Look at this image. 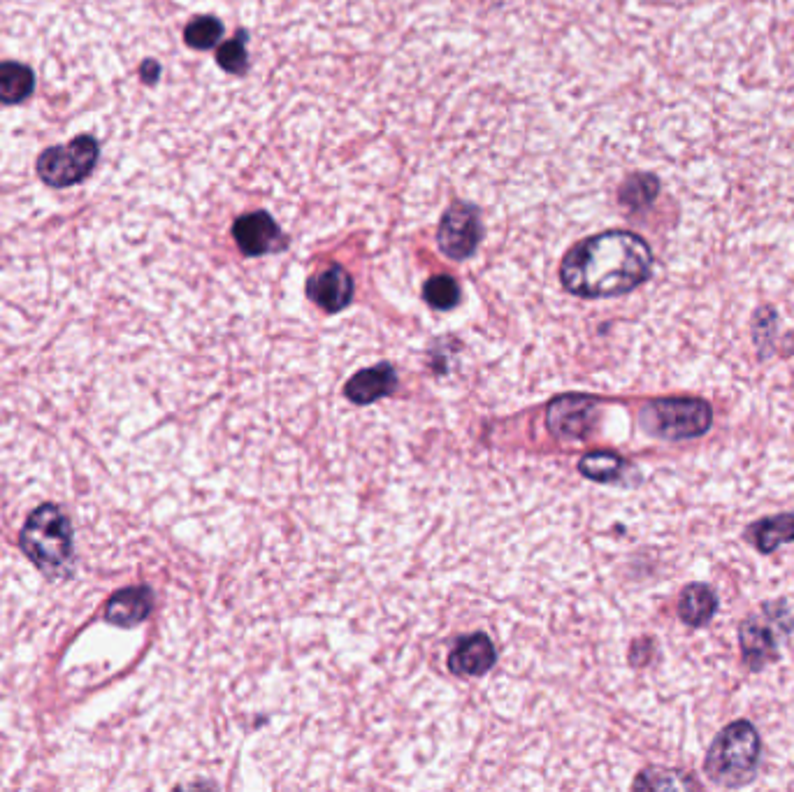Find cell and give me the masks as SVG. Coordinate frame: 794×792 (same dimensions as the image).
<instances>
[{"label": "cell", "instance_id": "obj_14", "mask_svg": "<svg viewBox=\"0 0 794 792\" xmlns=\"http://www.w3.org/2000/svg\"><path fill=\"white\" fill-rule=\"evenodd\" d=\"M718 597L706 583H690L678 597V618L690 628H702L716 616Z\"/></svg>", "mask_w": 794, "mask_h": 792}, {"label": "cell", "instance_id": "obj_22", "mask_svg": "<svg viewBox=\"0 0 794 792\" xmlns=\"http://www.w3.org/2000/svg\"><path fill=\"white\" fill-rule=\"evenodd\" d=\"M216 61H219V66L230 72V75H247L249 70V54H247V33L240 31L237 33L235 40H228L226 45L219 47V52H216Z\"/></svg>", "mask_w": 794, "mask_h": 792}, {"label": "cell", "instance_id": "obj_8", "mask_svg": "<svg viewBox=\"0 0 794 792\" xmlns=\"http://www.w3.org/2000/svg\"><path fill=\"white\" fill-rule=\"evenodd\" d=\"M597 402L583 395L558 398L548 407L546 421L553 435L562 439H586L597 423Z\"/></svg>", "mask_w": 794, "mask_h": 792}, {"label": "cell", "instance_id": "obj_17", "mask_svg": "<svg viewBox=\"0 0 794 792\" xmlns=\"http://www.w3.org/2000/svg\"><path fill=\"white\" fill-rule=\"evenodd\" d=\"M660 196V179L651 172H634L623 182L618 191L620 205L627 210H644L651 207Z\"/></svg>", "mask_w": 794, "mask_h": 792}, {"label": "cell", "instance_id": "obj_21", "mask_svg": "<svg viewBox=\"0 0 794 792\" xmlns=\"http://www.w3.org/2000/svg\"><path fill=\"white\" fill-rule=\"evenodd\" d=\"M423 298L430 307L446 312V309H453L458 305L460 286L453 277H446V275L432 277V279H428V284H425V288H423Z\"/></svg>", "mask_w": 794, "mask_h": 792}, {"label": "cell", "instance_id": "obj_19", "mask_svg": "<svg viewBox=\"0 0 794 792\" xmlns=\"http://www.w3.org/2000/svg\"><path fill=\"white\" fill-rule=\"evenodd\" d=\"M634 788H648V790H690L699 788L695 779H690L688 774L674 772V769H646L644 774L634 781Z\"/></svg>", "mask_w": 794, "mask_h": 792}, {"label": "cell", "instance_id": "obj_10", "mask_svg": "<svg viewBox=\"0 0 794 792\" xmlns=\"http://www.w3.org/2000/svg\"><path fill=\"white\" fill-rule=\"evenodd\" d=\"M307 295L326 312H339L353 300V279L344 268L330 265L328 270L309 279Z\"/></svg>", "mask_w": 794, "mask_h": 792}, {"label": "cell", "instance_id": "obj_3", "mask_svg": "<svg viewBox=\"0 0 794 792\" xmlns=\"http://www.w3.org/2000/svg\"><path fill=\"white\" fill-rule=\"evenodd\" d=\"M19 546L49 579L68 574L72 565V528L68 516L56 504H42L21 528Z\"/></svg>", "mask_w": 794, "mask_h": 792}, {"label": "cell", "instance_id": "obj_18", "mask_svg": "<svg viewBox=\"0 0 794 792\" xmlns=\"http://www.w3.org/2000/svg\"><path fill=\"white\" fill-rule=\"evenodd\" d=\"M579 470L586 474L588 479L602 481V484H611V481H620L625 472V460L609 451L588 453L586 458L579 463Z\"/></svg>", "mask_w": 794, "mask_h": 792}, {"label": "cell", "instance_id": "obj_13", "mask_svg": "<svg viewBox=\"0 0 794 792\" xmlns=\"http://www.w3.org/2000/svg\"><path fill=\"white\" fill-rule=\"evenodd\" d=\"M397 386V374L391 365H377L370 370L358 372L346 384V398L356 405H372L386 395H391Z\"/></svg>", "mask_w": 794, "mask_h": 792}, {"label": "cell", "instance_id": "obj_6", "mask_svg": "<svg viewBox=\"0 0 794 792\" xmlns=\"http://www.w3.org/2000/svg\"><path fill=\"white\" fill-rule=\"evenodd\" d=\"M100 156L98 140L91 135H79L68 144L49 147L38 156L35 170L38 177L52 189H68L82 184L96 168Z\"/></svg>", "mask_w": 794, "mask_h": 792}, {"label": "cell", "instance_id": "obj_20", "mask_svg": "<svg viewBox=\"0 0 794 792\" xmlns=\"http://www.w3.org/2000/svg\"><path fill=\"white\" fill-rule=\"evenodd\" d=\"M223 38V24L216 17H196L184 28L186 45L193 49H212Z\"/></svg>", "mask_w": 794, "mask_h": 792}, {"label": "cell", "instance_id": "obj_7", "mask_svg": "<svg viewBox=\"0 0 794 792\" xmlns=\"http://www.w3.org/2000/svg\"><path fill=\"white\" fill-rule=\"evenodd\" d=\"M483 237L481 212L472 203L456 200L442 216L437 233V244L453 261H467L474 256Z\"/></svg>", "mask_w": 794, "mask_h": 792}, {"label": "cell", "instance_id": "obj_11", "mask_svg": "<svg viewBox=\"0 0 794 792\" xmlns=\"http://www.w3.org/2000/svg\"><path fill=\"white\" fill-rule=\"evenodd\" d=\"M154 607V595L147 586H133L117 590L105 607V618L117 628H135L147 621Z\"/></svg>", "mask_w": 794, "mask_h": 792}, {"label": "cell", "instance_id": "obj_2", "mask_svg": "<svg viewBox=\"0 0 794 792\" xmlns=\"http://www.w3.org/2000/svg\"><path fill=\"white\" fill-rule=\"evenodd\" d=\"M762 741L755 725L734 720L718 734L704 760V774L720 788H743L757 776Z\"/></svg>", "mask_w": 794, "mask_h": 792}, {"label": "cell", "instance_id": "obj_1", "mask_svg": "<svg viewBox=\"0 0 794 792\" xmlns=\"http://www.w3.org/2000/svg\"><path fill=\"white\" fill-rule=\"evenodd\" d=\"M653 251L630 230H606L567 251L560 265L562 286L581 298H613L648 282Z\"/></svg>", "mask_w": 794, "mask_h": 792}, {"label": "cell", "instance_id": "obj_23", "mask_svg": "<svg viewBox=\"0 0 794 792\" xmlns=\"http://www.w3.org/2000/svg\"><path fill=\"white\" fill-rule=\"evenodd\" d=\"M142 77H144V82H156V77H158V66L154 61H147L142 66Z\"/></svg>", "mask_w": 794, "mask_h": 792}, {"label": "cell", "instance_id": "obj_9", "mask_svg": "<svg viewBox=\"0 0 794 792\" xmlns=\"http://www.w3.org/2000/svg\"><path fill=\"white\" fill-rule=\"evenodd\" d=\"M233 237L244 256H265L286 247V237L267 212H251L235 221Z\"/></svg>", "mask_w": 794, "mask_h": 792}, {"label": "cell", "instance_id": "obj_5", "mask_svg": "<svg viewBox=\"0 0 794 792\" xmlns=\"http://www.w3.org/2000/svg\"><path fill=\"white\" fill-rule=\"evenodd\" d=\"M792 618L785 604L767 602L762 611L750 614L739 628L741 655L748 669L760 672L764 665L774 662L781 653V642L790 635Z\"/></svg>", "mask_w": 794, "mask_h": 792}, {"label": "cell", "instance_id": "obj_15", "mask_svg": "<svg viewBox=\"0 0 794 792\" xmlns=\"http://www.w3.org/2000/svg\"><path fill=\"white\" fill-rule=\"evenodd\" d=\"M748 539L757 551L774 553L778 546L794 542V514H778L762 518L748 528Z\"/></svg>", "mask_w": 794, "mask_h": 792}, {"label": "cell", "instance_id": "obj_4", "mask_svg": "<svg viewBox=\"0 0 794 792\" xmlns=\"http://www.w3.org/2000/svg\"><path fill=\"white\" fill-rule=\"evenodd\" d=\"M713 409L699 398L653 400L641 412V426L660 439H695L709 432Z\"/></svg>", "mask_w": 794, "mask_h": 792}, {"label": "cell", "instance_id": "obj_12", "mask_svg": "<svg viewBox=\"0 0 794 792\" xmlns=\"http://www.w3.org/2000/svg\"><path fill=\"white\" fill-rule=\"evenodd\" d=\"M495 665V646L486 635L460 639L449 655V669L456 676H481Z\"/></svg>", "mask_w": 794, "mask_h": 792}, {"label": "cell", "instance_id": "obj_16", "mask_svg": "<svg viewBox=\"0 0 794 792\" xmlns=\"http://www.w3.org/2000/svg\"><path fill=\"white\" fill-rule=\"evenodd\" d=\"M35 91V72L26 63L0 61V103H24Z\"/></svg>", "mask_w": 794, "mask_h": 792}]
</instances>
